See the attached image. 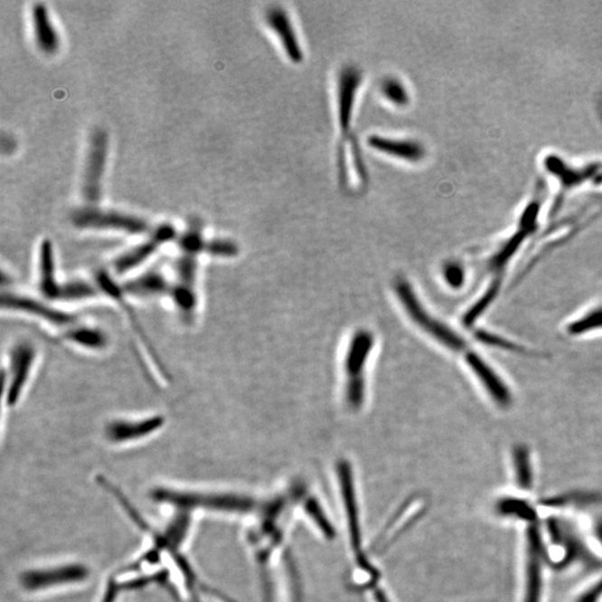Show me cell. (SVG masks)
Listing matches in <instances>:
<instances>
[{"instance_id": "obj_1", "label": "cell", "mask_w": 602, "mask_h": 602, "mask_svg": "<svg viewBox=\"0 0 602 602\" xmlns=\"http://www.w3.org/2000/svg\"><path fill=\"white\" fill-rule=\"evenodd\" d=\"M521 527L520 602H544L548 570L552 568L543 517Z\"/></svg>"}, {"instance_id": "obj_2", "label": "cell", "mask_w": 602, "mask_h": 602, "mask_svg": "<svg viewBox=\"0 0 602 602\" xmlns=\"http://www.w3.org/2000/svg\"><path fill=\"white\" fill-rule=\"evenodd\" d=\"M37 360V347L27 339L18 341L9 348L4 371V403L8 409L16 408L21 403L35 372Z\"/></svg>"}, {"instance_id": "obj_3", "label": "cell", "mask_w": 602, "mask_h": 602, "mask_svg": "<svg viewBox=\"0 0 602 602\" xmlns=\"http://www.w3.org/2000/svg\"><path fill=\"white\" fill-rule=\"evenodd\" d=\"M2 305L3 310L40 320L47 326L55 328L60 334L80 320L78 315L42 298L40 295L33 296L8 290L3 294Z\"/></svg>"}, {"instance_id": "obj_4", "label": "cell", "mask_w": 602, "mask_h": 602, "mask_svg": "<svg viewBox=\"0 0 602 602\" xmlns=\"http://www.w3.org/2000/svg\"><path fill=\"white\" fill-rule=\"evenodd\" d=\"M71 222L79 229L121 231L132 236H140L150 229L145 219L113 210L95 208L94 205L76 210L71 216Z\"/></svg>"}, {"instance_id": "obj_5", "label": "cell", "mask_w": 602, "mask_h": 602, "mask_svg": "<svg viewBox=\"0 0 602 602\" xmlns=\"http://www.w3.org/2000/svg\"><path fill=\"white\" fill-rule=\"evenodd\" d=\"M153 498L162 503L171 504L179 508L183 513L193 509L212 510V511H245L251 503L249 501L242 498H236L233 495L214 494H198V492H185L170 489H159L153 494Z\"/></svg>"}, {"instance_id": "obj_6", "label": "cell", "mask_w": 602, "mask_h": 602, "mask_svg": "<svg viewBox=\"0 0 602 602\" xmlns=\"http://www.w3.org/2000/svg\"><path fill=\"white\" fill-rule=\"evenodd\" d=\"M396 293L403 304L406 312L419 325L425 332L428 333L437 339V342L442 343L443 345L450 348L452 351L461 352L466 350V343L463 339L454 333L452 329L446 326V325L439 323L438 320L432 318L425 312L423 306L420 305L417 295H415L412 287L405 280L400 279L395 285Z\"/></svg>"}, {"instance_id": "obj_7", "label": "cell", "mask_w": 602, "mask_h": 602, "mask_svg": "<svg viewBox=\"0 0 602 602\" xmlns=\"http://www.w3.org/2000/svg\"><path fill=\"white\" fill-rule=\"evenodd\" d=\"M176 231L171 224L164 223L157 227L145 242L138 243L131 249L124 251L113 259L111 264L112 276L119 278H127L146 264L151 257L155 255L157 249L165 243L174 240Z\"/></svg>"}, {"instance_id": "obj_8", "label": "cell", "mask_w": 602, "mask_h": 602, "mask_svg": "<svg viewBox=\"0 0 602 602\" xmlns=\"http://www.w3.org/2000/svg\"><path fill=\"white\" fill-rule=\"evenodd\" d=\"M165 423L166 418L160 413L116 418L105 424L104 437L114 446L136 443L160 432Z\"/></svg>"}, {"instance_id": "obj_9", "label": "cell", "mask_w": 602, "mask_h": 602, "mask_svg": "<svg viewBox=\"0 0 602 602\" xmlns=\"http://www.w3.org/2000/svg\"><path fill=\"white\" fill-rule=\"evenodd\" d=\"M108 150V134L98 128L90 136L84 166L82 193L88 203H98L102 197V181L107 165Z\"/></svg>"}, {"instance_id": "obj_10", "label": "cell", "mask_w": 602, "mask_h": 602, "mask_svg": "<svg viewBox=\"0 0 602 602\" xmlns=\"http://www.w3.org/2000/svg\"><path fill=\"white\" fill-rule=\"evenodd\" d=\"M89 569L83 565H66L30 570L21 577L24 589L38 592L52 587L74 585L88 579Z\"/></svg>"}, {"instance_id": "obj_11", "label": "cell", "mask_w": 602, "mask_h": 602, "mask_svg": "<svg viewBox=\"0 0 602 602\" xmlns=\"http://www.w3.org/2000/svg\"><path fill=\"white\" fill-rule=\"evenodd\" d=\"M119 287L128 300L150 301L170 298L172 280L160 271L147 270L127 277Z\"/></svg>"}, {"instance_id": "obj_12", "label": "cell", "mask_w": 602, "mask_h": 602, "mask_svg": "<svg viewBox=\"0 0 602 602\" xmlns=\"http://www.w3.org/2000/svg\"><path fill=\"white\" fill-rule=\"evenodd\" d=\"M362 84L361 71L355 66H346L341 71L337 82L338 122L343 132L351 128L353 113Z\"/></svg>"}, {"instance_id": "obj_13", "label": "cell", "mask_w": 602, "mask_h": 602, "mask_svg": "<svg viewBox=\"0 0 602 602\" xmlns=\"http://www.w3.org/2000/svg\"><path fill=\"white\" fill-rule=\"evenodd\" d=\"M60 336L67 345L86 353H102L111 346V337L104 328L83 320H79Z\"/></svg>"}, {"instance_id": "obj_14", "label": "cell", "mask_w": 602, "mask_h": 602, "mask_svg": "<svg viewBox=\"0 0 602 602\" xmlns=\"http://www.w3.org/2000/svg\"><path fill=\"white\" fill-rule=\"evenodd\" d=\"M63 280L57 274L54 248L49 239L42 240L38 249L36 285L42 298L57 304Z\"/></svg>"}, {"instance_id": "obj_15", "label": "cell", "mask_w": 602, "mask_h": 602, "mask_svg": "<svg viewBox=\"0 0 602 602\" xmlns=\"http://www.w3.org/2000/svg\"><path fill=\"white\" fill-rule=\"evenodd\" d=\"M267 25L278 37V41L289 57L295 63H300L304 59L297 33L291 22L289 14L283 7L274 6L268 8L266 12Z\"/></svg>"}, {"instance_id": "obj_16", "label": "cell", "mask_w": 602, "mask_h": 602, "mask_svg": "<svg viewBox=\"0 0 602 602\" xmlns=\"http://www.w3.org/2000/svg\"><path fill=\"white\" fill-rule=\"evenodd\" d=\"M368 145L372 149L384 153L386 155L394 156L408 162H419L427 155L422 143L409 138H394L381 136H372L368 138Z\"/></svg>"}, {"instance_id": "obj_17", "label": "cell", "mask_w": 602, "mask_h": 602, "mask_svg": "<svg viewBox=\"0 0 602 602\" xmlns=\"http://www.w3.org/2000/svg\"><path fill=\"white\" fill-rule=\"evenodd\" d=\"M466 362L471 370L475 372L477 379L484 384L485 390L489 391L492 399L500 406H509L511 403V394L506 387L492 368L475 353H468Z\"/></svg>"}, {"instance_id": "obj_18", "label": "cell", "mask_w": 602, "mask_h": 602, "mask_svg": "<svg viewBox=\"0 0 602 602\" xmlns=\"http://www.w3.org/2000/svg\"><path fill=\"white\" fill-rule=\"evenodd\" d=\"M32 24L38 49L45 54H55L60 49V37L54 26H52L49 11H47L44 5H33Z\"/></svg>"}, {"instance_id": "obj_19", "label": "cell", "mask_w": 602, "mask_h": 602, "mask_svg": "<svg viewBox=\"0 0 602 602\" xmlns=\"http://www.w3.org/2000/svg\"><path fill=\"white\" fill-rule=\"evenodd\" d=\"M103 295L102 289L97 280L75 277L69 280H63L61 284L57 304H82L92 301Z\"/></svg>"}, {"instance_id": "obj_20", "label": "cell", "mask_w": 602, "mask_h": 602, "mask_svg": "<svg viewBox=\"0 0 602 602\" xmlns=\"http://www.w3.org/2000/svg\"><path fill=\"white\" fill-rule=\"evenodd\" d=\"M513 475L515 491L532 494L535 486V473L529 448L523 446L514 447L513 452Z\"/></svg>"}, {"instance_id": "obj_21", "label": "cell", "mask_w": 602, "mask_h": 602, "mask_svg": "<svg viewBox=\"0 0 602 602\" xmlns=\"http://www.w3.org/2000/svg\"><path fill=\"white\" fill-rule=\"evenodd\" d=\"M374 339L370 333L360 332L353 338L350 351L347 353L345 368L350 381H360L362 379V370L372 351Z\"/></svg>"}, {"instance_id": "obj_22", "label": "cell", "mask_w": 602, "mask_h": 602, "mask_svg": "<svg viewBox=\"0 0 602 602\" xmlns=\"http://www.w3.org/2000/svg\"><path fill=\"white\" fill-rule=\"evenodd\" d=\"M380 89L384 99L395 107H406L409 103L410 97L408 88L395 76H387L381 80Z\"/></svg>"}, {"instance_id": "obj_23", "label": "cell", "mask_w": 602, "mask_h": 602, "mask_svg": "<svg viewBox=\"0 0 602 602\" xmlns=\"http://www.w3.org/2000/svg\"><path fill=\"white\" fill-rule=\"evenodd\" d=\"M602 328V307L592 310L584 317L577 319L569 325L568 333L570 334H582Z\"/></svg>"}, {"instance_id": "obj_24", "label": "cell", "mask_w": 602, "mask_h": 602, "mask_svg": "<svg viewBox=\"0 0 602 602\" xmlns=\"http://www.w3.org/2000/svg\"><path fill=\"white\" fill-rule=\"evenodd\" d=\"M570 602H602V571L572 596Z\"/></svg>"}, {"instance_id": "obj_25", "label": "cell", "mask_w": 602, "mask_h": 602, "mask_svg": "<svg viewBox=\"0 0 602 602\" xmlns=\"http://www.w3.org/2000/svg\"><path fill=\"white\" fill-rule=\"evenodd\" d=\"M204 253H208L210 256L230 258L238 255L239 248L230 240L213 239V240L205 242Z\"/></svg>"}, {"instance_id": "obj_26", "label": "cell", "mask_w": 602, "mask_h": 602, "mask_svg": "<svg viewBox=\"0 0 602 602\" xmlns=\"http://www.w3.org/2000/svg\"><path fill=\"white\" fill-rule=\"evenodd\" d=\"M477 338L480 339L481 342H484V343H487V345H492V346H496L500 348H504V350H508L511 352H517V353H524L525 351L522 350V348H519V346H515L514 343H510L508 341H505L503 338L500 337H495L494 334H491L489 333L485 332H480L476 334Z\"/></svg>"}, {"instance_id": "obj_27", "label": "cell", "mask_w": 602, "mask_h": 602, "mask_svg": "<svg viewBox=\"0 0 602 602\" xmlns=\"http://www.w3.org/2000/svg\"><path fill=\"white\" fill-rule=\"evenodd\" d=\"M444 277H446L447 284L456 288L465 283V270L457 264L447 265L444 269Z\"/></svg>"}]
</instances>
